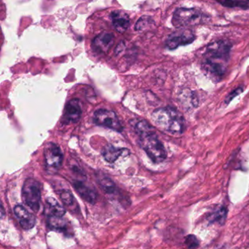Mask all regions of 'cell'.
I'll use <instances>...</instances> for the list:
<instances>
[{
    "mask_svg": "<svg viewBox=\"0 0 249 249\" xmlns=\"http://www.w3.org/2000/svg\"><path fill=\"white\" fill-rule=\"evenodd\" d=\"M135 131L140 137V145L151 161L155 164L163 162L167 159V151L159 139L154 128L142 120L136 124Z\"/></svg>",
    "mask_w": 249,
    "mask_h": 249,
    "instance_id": "6da1fadb",
    "label": "cell"
},
{
    "mask_svg": "<svg viewBox=\"0 0 249 249\" xmlns=\"http://www.w3.org/2000/svg\"><path fill=\"white\" fill-rule=\"evenodd\" d=\"M154 123L162 130L172 135H181L186 130V120L174 107H160L152 113Z\"/></svg>",
    "mask_w": 249,
    "mask_h": 249,
    "instance_id": "7a4b0ae2",
    "label": "cell"
},
{
    "mask_svg": "<svg viewBox=\"0 0 249 249\" xmlns=\"http://www.w3.org/2000/svg\"><path fill=\"white\" fill-rule=\"evenodd\" d=\"M210 17L196 8H177L173 13L172 24L176 28L186 29L206 23Z\"/></svg>",
    "mask_w": 249,
    "mask_h": 249,
    "instance_id": "3957f363",
    "label": "cell"
},
{
    "mask_svg": "<svg viewBox=\"0 0 249 249\" xmlns=\"http://www.w3.org/2000/svg\"><path fill=\"white\" fill-rule=\"evenodd\" d=\"M41 192V183L38 180L29 178L24 181L21 192L22 199L26 205L35 212L40 210Z\"/></svg>",
    "mask_w": 249,
    "mask_h": 249,
    "instance_id": "277c9868",
    "label": "cell"
},
{
    "mask_svg": "<svg viewBox=\"0 0 249 249\" xmlns=\"http://www.w3.org/2000/svg\"><path fill=\"white\" fill-rule=\"evenodd\" d=\"M231 44L227 40H216L207 46L203 57L228 62L231 53Z\"/></svg>",
    "mask_w": 249,
    "mask_h": 249,
    "instance_id": "5b68a950",
    "label": "cell"
},
{
    "mask_svg": "<svg viewBox=\"0 0 249 249\" xmlns=\"http://www.w3.org/2000/svg\"><path fill=\"white\" fill-rule=\"evenodd\" d=\"M227 62L203 58L201 68L202 72L214 83L220 82L227 71Z\"/></svg>",
    "mask_w": 249,
    "mask_h": 249,
    "instance_id": "8992f818",
    "label": "cell"
},
{
    "mask_svg": "<svg viewBox=\"0 0 249 249\" xmlns=\"http://www.w3.org/2000/svg\"><path fill=\"white\" fill-rule=\"evenodd\" d=\"M44 158L46 169L53 173L60 168L64 157L60 148L56 144L49 142L45 146Z\"/></svg>",
    "mask_w": 249,
    "mask_h": 249,
    "instance_id": "52a82bcc",
    "label": "cell"
},
{
    "mask_svg": "<svg viewBox=\"0 0 249 249\" xmlns=\"http://www.w3.org/2000/svg\"><path fill=\"white\" fill-rule=\"evenodd\" d=\"M196 39L195 33L189 29H180L169 36L166 40V48L175 50L180 46H184L193 43Z\"/></svg>",
    "mask_w": 249,
    "mask_h": 249,
    "instance_id": "ba28073f",
    "label": "cell"
},
{
    "mask_svg": "<svg viewBox=\"0 0 249 249\" xmlns=\"http://www.w3.org/2000/svg\"><path fill=\"white\" fill-rule=\"evenodd\" d=\"M94 121L97 125L106 126L117 132L123 130V126L119 118L112 110L106 109L97 110L94 114Z\"/></svg>",
    "mask_w": 249,
    "mask_h": 249,
    "instance_id": "9c48e42d",
    "label": "cell"
},
{
    "mask_svg": "<svg viewBox=\"0 0 249 249\" xmlns=\"http://www.w3.org/2000/svg\"><path fill=\"white\" fill-rule=\"evenodd\" d=\"M72 186L77 193L86 202L90 204H94L97 202L98 194L96 192L95 189L85 183V182L83 180H75L72 183Z\"/></svg>",
    "mask_w": 249,
    "mask_h": 249,
    "instance_id": "30bf717a",
    "label": "cell"
},
{
    "mask_svg": "<svg viewBox=\"0 0 249 249\" xmlns=\"http://www.w3.org/2000/svg\"><path fill=\"white\" fill-rule=\"evenodd\" d=\"M14 211L16 216L18 218L20 225L24 230H30L35 227L36 224V216L29 212L23 205H16Z\"/></svg>",
    "mask_w": 249,
    "mask_h": 249,
    "instance_id": "8fae6325",
    "label": "cell"
},
{
    "mask_svg": "<svg viewBox=\"0 0 249 249\" xmlns=\"http://www.w3.org/2000/svg\"><path fill=\"white\" fill-rule=\"evenodd\" d=\"M82 114L79 100L77 99L71 100L65 106L64 113V122L66 124L76 123L81 119Z\"/></svg>",
    "mask_w": 249,
    "mask_h": 249,
    "instance_id": "7c38bea8",
    "label": "cell"
},
{
    "mask_svg": "<svg viewBox=\"0 0 249 249\" xmlns=\"http://www.w3.org/2000/svg\"><path fill=\"white\" fill-rule=\"evenodd\" d=\"M47 226L49 230L60 231L66 235L71 236L72 231V229H71V224L64 219L63 217H48Z\"/></svg>",
    "mask_w": 249,
    "mask_h": 249,
    "instance_id": "4fadbf2b",
    "label": "cell"
},
{
    "mask_svg": "<svg viewBox=\"0 0 249 249\" xmlns=\"http://www.w3.org/2000/svg\"><path fill=\"white\" fill-rule=\"evenodd\" d=\"M129 153L127 148H116L111 145H107L102 151L103 157L109 163L115 162L121 157L129 155Z\"/></svg>",
    "mask_w": 249,
    "mask_h": 249,
    "instance_id": "5bb4252c",
    "label": "cell"
},
{
    "mask_svg": "<svg viewBox=\"0 0 249 249\" xmlns=\"http://www.w3.org/2000/svg\"><path fill=\"white\" fill-rule=\"evenodd\" d=\"M112 22L116 31L120 33H124L129 26V16L122 11H113L111 15Z\"/></svg>",
    "mask_w": 249,
    "mask_h": 249,
    "instance_id": "9a60e30c",
    "label": "cell"
},
{
    "mask_svg": "<svg viewBox=\"0 0 249 249\" xmlns=\"http://www.w3.org/2000/svg\"><path fill=\"white\" fill-rule=\"evenodd\" d=\"M227 215H228V209L227 207L220 205L208 214L207 221L209 224H216L223 226L226 223Z\"/></svg>",
    "mask_w": 249,
    "mask_h": 249,
    "instance_id": "2e32d148",
    "label": "cell"
},
{
    "mask_svg": "<svg viewBox=\"0 0 249 249\" xmlns=\"http://www.w3.org/2000/svg\"><path fill=\"white\" fill-rule=\"evenodd\" d=\"M114 37L110 33H103L93 40V47L97 52H107L113 43Z\"/></svg>",
    "mask_w": 249,
    "mask_h": 249,
    "instance_id": "e0dca14e",
    "label": "cell"
},
{
    "mask_svg": "<svg viewBox=\"0 0 249 249\" xmlns=\"http://www.w3.org/2000/svg\"><path fill=\"white\" fill-rule=\"evenodd\" d=\"M45 213L48 217H63L65 215L66 210L55 198L48 197L46 199Z\"/></svg>",
    "mask_w": 249,
    "mask_h": 249,
    "instance_id": "ac0fdd59",
    "label": "cell"
},
{
    "mask_svg": "<svg viewBox=\"0 0 249 249\" xmlns=\"http://www.w3.org/2000/svg\"><path fill=\"white\" fill-rule=\"evenodd\" d=\"M97 181L100 188L107 195H113L116 193L117 186L108 176L103 173H98L97 175Z\"/></svg>",
    "mask_w": 249,
    "mask_h": 249,
    "instance_id": "d6986e66",
    "label": "cell"
},
{
    "mask_svg": "<svg viewBox=\"0 0 249 249\" xmlns=\"http://www.w3.org/2000/svg\"><path fill=\"white\" fill-rule=\"evenodd\" d=\"M59 194L61 200L62 201V203L65 205V206L69 208L72 212L77 213L79 211L78 202L71 191L68 190V189H62V190L59 191Z\"/></svg>",
    "mask_w": 249,
    "mask_h": 249,
    "instance_id": "ffe728a7",
    "label": "cell"
},
{
    "mask_svg": "<svg viewBox=\"0 0 249 249\" xmlns=\"http://www.w3.org/2000/svg\"><path fill=\"white\" fill-rule=\"evenodd\" d=\"M218 3L227 8H237L240 9H249V1H218Z\"/></svg>",
    "mask_w": 249,
    "mask_h": 249,
    "instance_id": "44dd1931",
    "label": "cell"
},
{
    "mask_svg": "<svg viewBox=\"0 0 249 249\" xmlns=\"http://www.w3.org/2000/svg\"><path fill=\"white\" fill-rule=\"evenodd\" d=\"M153 24H154V21L152 18L145 16V17H141L138 20V22L136 23V25H135V29L137 31H141V30H144L148 28V27L152 25Z\"/></svg>",
    "mask_w": 249,
    "mask_h": 249,
    "instance_id": "7402d4cb",
    "label": "cell"
},
{
    "mask_svg": "<svg viewBox=\"0 0 249 249\" xmlns=\"http://www.w3.org/2000/svg\"><path fill=\"white\" fill-rule=\"evenodd\" d=\"M184 244L188 249H196L199 246V239L195 234H188L185 237Z\"/></svg>",
    "mask_w": 249,
    "mask_h": 249,
    "instance_id": "603a6c76",
    "label": "cell"
},
{
    "mask_svg": "<svg viewBox=\"0 0 249 249\" xmlns=\"http://www.w3.org/2000/svg\"><path fill=\"white\" fill-rule=\"evenodd\" d=\"M244 91V87H237L235 89L233 90L231 92H230L228 95L227 96V97L225 98V103L227 105H228L234 97H237V96L240 95L243 91Z\"/></svg>",
    "mask_w": 249,
    "mask_h": 249,
    "instance_id": "cb8c5ba5",
    "label": "cell"
}]
</instances>
